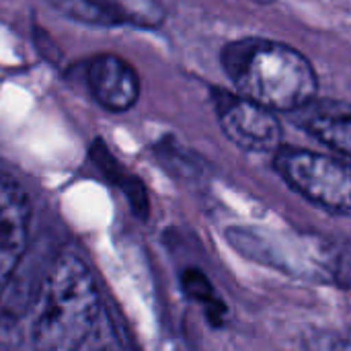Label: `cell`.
I'll return each instance as SVG.
<instances>
[{"mask_svg":"<svg viewBox=\"0 0 351 351\" xmlns=\"http://www.w3.org/2000/svg\"><path fill=\"white\" fill-rule=\"evenodd\" d=\"M123 12L128 25L158 27L165 21V6L160 0H113Z\"/></svg>","mask_w":351,"mask_h":351,"instance_id":"cell-11","label":"cell"},{"mask_svg":"<svg viewBox=\"0 0 351 351\" xmlns=\"http://www.w3.org/2000/svg\"><path fill=\"white\" fill-rule=\"evenodd\" d=\"M220 130L247 152H276L282 144V123L276 111L224 88L212 90Z\"/></svg>","mask_w":351,"mask_h":351,"instance_id":"cell-5","label":"cell"},{"mask_svg":"<svg viewBox=\"0 0 351 351\" xmlns=\"http://www.w3.org/2000/svg\"><path fill=\"white\" fill-rule=\"evenodd\" d=\"M181 288L189 300H193L195 304H199L204 308V315L212 327L220 329L228 323V306L218 296L210 278L202 269H197V267L185 269L181 276Z\"/></svg>","mask_w":351,"mask_h":351,"instance_id":"cell-10","label":"cell"},{"mask_svg":"<svg viewBox=\"0 0 351 351\" xmlns=\"http://www.w3.org/2000/svg\"><path fill=\"white\" fill-rule=\"evenodd\" d=\"M86 84L97 101L109 113H125L140 99V76L130 62L115 53H101L90 60Z\"/></svg>","mask_w":351,"mask_h":351,"instance_id":"cell-7","label":"cell"},{"mask_svg":"<svg viewBox=\"0 0 351 351\" xmlns=\"http://www.w3.org/2000/svg\"><path fill=\"white\" fill-rule=\"evenodd\" d=\"M123 195L130 202V210L134 212V216H138L140 220H146L150 216V199H148V191L144 187V183L136 177V175H128L123 173L119 177V181L115 183Z\"/></svg>","mask_w":351,"mask_h":351,"instance_id":"cell-12","label":"cell"},{"mask_svg":"<svg viewBox=\"0 0 351 351\" xmlns=\"http://www.w3.org/2000/svg\"><path fill=\"white\" fill-rule=\"evenodd\" d=\"M290 119L333 152L351 158V103L319 99L317 95L302 107L290 111Z\"/></svg>","mask_w":351,"mask_h":351,"instance_id":"cell-8","label":"cell"},{"mask_svg":"<svg viewBox=\"0 0 351 351\" xmlns=\"http://www.w3.org/2000/svg\"><path fill=\"white\" fill-rule=\"evenodd\" d=\"M60 14L80 25L119 27L128 25L123 12L113 0H47Z\"/></svg>","mask_w":351,"mask_h":351,"instance_id":"cell-9","label":"cell"},{"mask_svg":"<svg viewBox=\"0 0 351 351\" xmlns=\"http://www.w3.org/2000/svg\"><path fill=\"white\" fill-rule=\"evenodd\" d=\"M31 226V199L25 187L0 171V296L19 267Z\"/></svg>","mask_w":351,"mask_h":351,"instance_id":"cell-6","label":"cell"},{"mask_svg":"<svg viewBox=\"0 0 351 351\" xmlns=\"http://www.w3.org/2000/svg\"><path fill=\"white\" fill-rule=\"evenodd\" d=\"M220 62L239 95L271 111L290 113L319 95L311 60L284 41L243 37L222 47Z\"/></svg>","mask_w":351,"mask_h":351,"instance_id":"cell-1","label":"cell"},{"mask_svg":"<svg viewBox=\"0 0 351 351\" xmlns=\"http://www.w3.org/2000/svg\"><path fill=\"white\" fill-rule=\"evenodd\" d=\"M255 2H259V4H269V2H274V0H255Z\"/></svg>","mask_w":351,"mask_h":351,"instance_id":"cell-13","label":"cell"},{"mask_svg":"<svg viewBox=\"0 0 351 351\" xmlns=\"http://www.w3.org/2000/svg\"><path fill=\"white\" fill-rule=\"evenodd\" d=\"M228 241L243 255L290 276L351 288V245L306 234H269L232 228Z\"/></svg>","mask_w":351,"mask_h":351,"instance_id":"cell-3","label":"cell"},{"mask_svg":"<svg viewBox=\"0 0 351 351\" xmlns=\"http://www.w3.org/2000/svg\"><path fill=\"white\" fill-rule=\"evenodd\" d=\"M101 315V294L90 267L74 253L60 255L47 271L31 323L37 350H78L95 331Z\"/></svg>","mask_w":351,"mask_h":351,"instance_id":"cell-2","label":"cell"},{"mask_svg":"<svg viewBox=\"0 0 351 351\" xmlns=\"http://www.w3.org/2000/svg\"><path fill=\"white\" fill-rule=\"evenodd\" d=\"M274 169L311 204L351 216V162L302 148H278Z\"/></svg>","mask_w":351,"mask_h":351,"instance_id":"cell-4","label":"cell"}]
</instances>
